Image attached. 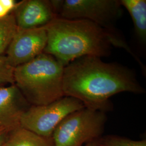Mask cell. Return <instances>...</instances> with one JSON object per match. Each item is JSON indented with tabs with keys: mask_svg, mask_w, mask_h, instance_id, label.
<instances>
[{
	"mask_svg": "<svg viewBox=\"0 0 146 146\" xmlns=\"http://www.w3.org/2000/svg\"><path fill=\"white\" fill-rule=\"evenodd\" d=\"M17 3L15 0H0V19L4 18L13 12Z\"/></svg>",
	"mask_w": 146,
	"mask_h": 146,
	"instance_id": "obj_15",
	"label": "cell"
},
{
	"mask_svg": "<svg viewBox=\"0 0 146 146\" xmlns=\"http://www.w3.org/2000/svg\"><path fill=\"white\" fill-rule=\"evenodd\" d=\"M63 70L62 63L43 52L14 68V84L31 106L46 105L64 96Z\"/></svg>",
	"mask_w": 146,
	"mask_h": 146,
	"instance_id": "obj_3",
	"label": "cell"
},
{
	"mask_svg": "<svg viewBox=\"0 0 146 146\" xmlns=\"http://www.w3.org/2000/svg\"><path fill=\"white\" fill-rule=\"evenodd\" d=\"M106 113L84 107L68 115L54 131V146H83L102 136Z\"/></svg>",
	"mask_w": 146,
	"mask_h": 146,
	"instance_id": "obj_4",
	"label": "cell"
},
{
	"mask_svg": "<svg viewBox=\"0 0 146 146\" xmlns=\"http://www.w3.org/2000/svg\"><path fill=\"white\" fill-rule=\"evenodd\" d=\"M9 146H54L52 137H45L21 127L11 131Z\"/></svg>",
	"mask_w": 146,
	"mask_h": 146,
	"instance_id": "obj_11",
	"label": "cell"
},
{
	"mask_svg": "<svg viewBox=\"0 0 146 146\" xmlns=\"http://www.w3.org/2000/svg\"><path fill=\"white\" fill-rule=\"evenodd\" d=\"M3 146H9V145H8V142H7V141L5 142V143L4 144V145Z\"/></svg>",
	"mask_w": 146,
	"mask_h": 146,
	"instance_id": "obj_18",
	"label": "cell"
},
{
	"mask_svg": "<svg viewBox=\"0 0 146 146\" xmlns=\"http://www.w3.org/2000/svg\"><path fill=\"white\" fill-rule=\"evenodd\" d=\"M44 28L47 43L43 52L54 56L64 67L82 56H109L112 46L124 49L137 62L140 61L123 37L115 36L92 21L57 17Z\"/></svg>",
	"mask_w": 146,
	"mask_h": 146,
	"instance_id": "obj_2",
	"label": "cell"
},
{
	"mask_svg": "<svg viewBox=\"0 0 146 146\" xmlns=\"http://www.w3.org/2000/svg\"><path fill=\"white\" fill-rule=\"evenodd\" d=\"M98 146H146V140H134L115 135L102 136L97 140Z\"/></svg>",
	"mask_w": 146,
	"mask_h": 146,
	"instance_id": "obj_13",
	"label": "cell"
},
{
	"mask_svg": "<svg viewBox=\"0 0 146 146\" xmlns=\"http://www.w3.org/2000/svg\"><path fill=\"white\" fill-rule=\"evenodd\" d=\"M47 43V33L44 27L18 29L6 50L5 56L9 63L15 68L43 53Z\"/></svg>",
	"mask_w": 146,
	"mask_h": 146,
	"instance_id": "obj_7",
	"label": "cell"
},
{
	"mask_svg": "<svg viewBox=\"0 0 146 146\" xmlns=\"http://www.w3.org/2000/svg\"><path fill=\"white\" fill-rule=\"evenodd\" d=\"M14 68L9 63L5 55L0 56V88L14 84Z\"/></svg>",
	"mask_w": 146,
	"mask_h": 146,
	"instance_id": "obj_14",
	"label": "cell"
},
{
	"mask_svg": "<svg viewBox=\"0 0 146 146\" xmlns=\"http://www.w3.org/2000/svg\"><path fill=\"white\" fill-rule=\"evenodd\" d=\"M122 14V6L119 0H64L58 17L87 20L113 35L120 36L122 35L115 26Z\"/></svg>",
	"mask_w": 146,
	"mask_h": 146,
	"instance_id": "obj_5",
	"label": "cell"
},
{
	"mask_svg": "<svg viewBox=\"0 0 146 146\" xmlns=\"http://www.w3.org/2000/svg\"><path fill=\"white\" fill-rule=\"evenodd\" d=\"M121 5L129 12L133 20L136 39L144 46L146 44V0H120Z\"/></svg>",
	"mask_w": 146,
	"mask_h": 146,
	"instance_id": "obj_10",
	"label": "cell"
},
{
	"mask_svg": "<svg viewBox=\"0 0 146 146\" xmlns=\"http://www.w3.org/2000/svg\"><path fill=\"white\" fill-rule=\"evenodd\" d=\"M63 91L65 96L80 100L85 107L106 113L113 109L110 99L113 95L122 92L144 94L145 89L130 68L85 56L64 67Z\"/></svg>",
	"mask_w": 146,
	"mask_h": 146,
	"instance_id": "obj_1",
	"label": "cell"
},
{
	"mask_svg": "<svg viewBox=\"0 0 146 146\" xmlns=\"http://www.w3.org/2000/svg\"><path fill=\"white\" fill-rule=\"evenodd\" d=\"M31 106L15 84L0 88V129L12 131L20 127L22 115Z\"/></svg>",
	"mask_w": 146,
	"mask_h": 146,
	"instance_id": "obj_9",
	"label": "cell"
},
{
	"mask_svg": "<svg viewBox=\"0 0 146 146\" xmlns=\"http://www.w3.org/2000/svg\"><path fill=\"white\" fill-rule=\"evenodd\" d=\"M18 29L13 12L0 19V56L6 52Z\"/></svg>",
	"mask_w": 146,
	"mask_h": 146,
	"instance_id": "obj_12",
	"label": "cell"
},
{
	"mask_svg": "<svg viewBox=\"0 0 146 146\" xmlns=\"http://www.w3.org/2000/svg\"><path fill=\"white\" fill-rule=\"evenodd\" d=\"M62 1L25 0L18 2L13 11L19 29H30L47 26L58 17Z\"/></svg>",
	"mask_w": 146,
	"mask_h": 146,
	"instance_id": "obj_8",
	"label": "cell"
},
{
	"mask_svg": "<svg viewBox=\"0 0 146 146\" xmlns=\"http://www.w3.org/2000/svg\"><path fill=\"white\" fill-rule=\"evenodd\" d=\"M84 107L80 100L65 96L46 105L31 106L22 115L20 127L38 135L52 137L66 117Z\"/></svg>",
	"mask_w": 146,
	"mask_h": 146,
	"instance_id": "obj_6",
	"label": "cell"
},
{
	"mask_svg": "<svg viewBox=\"0 0 146 146\" xmlns=\"http://www.w3.org/2000/svg\"><path fill=\"white\" fill-rule=\"evenodd\" d=\"M11 131L0 129V146H3L8 141Z\"/></svg>",
	"mask_w": 146,
	"mask_h": 146,
	"instance_id": "obj_16",
	"label": "cell"
},
{
	"mask_svg": "<svg viewBox=\"0 0 146 146\" xmlns=\"http://www.w3.org/2000/svg\"><path fill=\"white\" fill-rule=\"evenodd\" d=\"M97 140L95 141H91L89 143H86L84 146H98L97 145Z\"/></svg>",
	"mask_w": 146,
	"mask_h": 146,
	"instance_id": "obj_17",
	"label": "cell"
}]
</instances>
